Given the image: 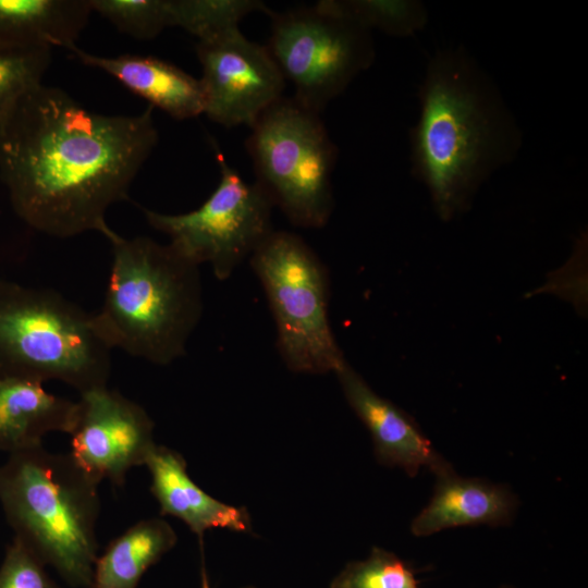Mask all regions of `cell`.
<instances>
[{
    "label": "cell",
    "mask_w": 588,
    "mask_h": 588,
    "mask_svg": "<svg viewBox=\"0 0 588 588\" xmlns=\"http://www.w3.org/2000/svg\"><path fill=\"white\" fill-rule=\"evenodd\" d=\"M112 264L103 303L93 313L96 331L111 348L156 365L186 353L203 314L199 266L170 244L148 236L106 237Z\"/></svg>",
    "instance_id": "cell-3"
},
{
    "label": "cell",
    "mask_w": 588,
    "mask_h": 588,
    "mask_svg": "<svg viewBox=\"0 0 588 588\" xmlns=\"http://www.w3.org/2000/svg\"><path fill=\"white\" fill-rule=\"evenodd\" d=\"M169 7L171 27H181L198 40L238 27L252 12L270 11L258 0H169Z\"/></svg>",
    "instance_id": "cell-20"
},
{
    "label": "cell",
    "mask_w": 588,
    "mask_h": 588,
    "mask_svg": "<svg viewBox=\"0 0 588 588\" xmlns=\"http://www.w3.org/2000/svg\"><path fill=\"white\" fill-rule=\"evenodd\" d=\"M51 49L0 51V123L14 102L41 83Z\"/></svg>",
    "instance_id": "cell-23"
},
{
    "label": "cell",
    "mask_w": 588,
    "mask_h": 588,
    "mask_svg": "<svg viewBox=\"0 0 588 588\" xmlns=\"http://www.w3.org/2000/svg\"><path fill=\"white\" fill-rule=\"evenodd\" d=\"M203 588H209L207 576L205 575V573L203 575Z\"/></svg>",
    "instance_id": "cell-25"
},
{
    "label": "cell",
    "mask_w": 588,
    "mask_h": 588,
    "mask_svg": "<svg viewBox=\"0 0 588 588\" xmlns=\"http://www.w3.org/2000/svg\"><path fill=\"white\" fill-rule=\"evenodd\" d=\"M89 3L93 12L138 40L154 39L171 27L169 0H89Z\"/></svg>",
    "instance_id": "cell-22"
},
{
    "label": "cell",
    "mask_w": 588,
    "mask_h": 588,
    "mask_svg": "<svg viewBox=\"0 0 588 588\" xmlns=\"http://www.w3.org/2000/svg\"><path fill=\"white\" fill-rule=\"evenodd\" d=\"M271 34L266 46L295 98L321 113L375 60L371 32L323 0L313 7L269 11Z\"/></svg>",
    "instance_id": "cell-8"
},
{
    "label": "cell",
    "mask_w": 588,
    "mask_h": 588,
    "mask_svg": "<svg viewBox=\"0 0 588 588\" xmlns=\"http://www.w3.org/2000/svg\"><path fill=\"white\" fill-rule=\"evenodd\" d=\"M111 352L93 313L51 289L0 280V378L108 387Z\"/></svg>",
    "instance_id": "cell-5"
},
{
    "label": "cell",
    "mask_w": 588,
    "mask_h": 588,
    "mask_svg": "<svg viewBox=\"0 0 588 588\" xmlns=\"http://www.w3.org/2000/svg\"><path fill=\"white\" fill-rule=\"evenodd\" d=\"M500 588H514V587L509 586V585H503V586H501Z\"/></svg>",
    "instance_id": "cell-26"
},
{
    "label": "cell",
    "mask_w": 588,
    "mask_h": 588,
    "mask_svg": "<svg viewBox=\"0 0 588 588\" xmlns=\"http://www.w3.org/2000/svg\"><path fill=\"white\" fill-rule=\"evenodd\" d=\"M216 160L219 184L197 209L176 215L142 211L151 228L169 236L176 253L197 266L208 262L223 281L273 231V204L255 182H245L218 148Z\"/></svg>",
    "instance_id": "cell-9"
},
{
    "label": "cell",
    "mask_w": 588,
    "mask_h": 588,
    "mask_svg": "<svg viewBox=\"0 0 588 588\" xmlns=\"http://www.w3.org/2000/svg\"><path fill=\"white\" fill-rule=\"evenodd\" d=\"M333 11L368 30L394 37H411L428 24L426 5L417 0H323Z\"/></svg>",
    "instance_id": "cell-19"
},
{
    "label": "cell",
    "mask_w": 588,
    "mask_h": 588,
    "mask_svg": "<svg viewBox=\"0 0 588 588\" xmlns=\"http://www.w3.org/2000/svg\"><path fill=\"white\" fill-rule=\"evenodd\" d=\"M145 466L150 473V491L160 514L181 519L200 540L212 528L252 531L247 510L223 503L205 492L189 477L186 462L179 452L157 444Z\"/></svg>",
    "instance_id": "cell-13"
},
{
    "label": "cell",
    "mask_w": 588,
    "mask_h": 588,
    "mask_svg": "<svg viewBox=\"0 0 588 588\" xmlns=\"http://www.w3.org/2000/svg\"><path fill=\"white\" fill-rule=\"evenodd\" d=\"M77 401L54 395L44 383L0 378V451L9 454L42 445L49 432L70 434Z\"/></svg>",
    "instance_id": "cell-16"
},
{
    "label": "cell",
    "mask_w": 588,
    "mask_h": 588,
    "mask_svg": "<svg viewBox=\"0 0 588 588\" xmlns=\"http://www.w3.org/2000/svg\"><path fill=\"white\" fill-rule=\"evenodd\" d=\"M98 486L70 453L42 445L9 454L0 466L13 538L74 586H89L97 560Z\"/></svg>",
    "instance_id": "cell-4"
},
{
    "label": "cell",
    "mask_w": 588,
    "mask_h": 588,
    "mask_svg": "<svg viewBox=\"0 0 588 588\" xmlns=\"http://www.w3.org/2000/svg\"><path fill=\"white\" fill-rule=\"evenodd\" d=\"M176 540L174 529L166 520H139L97 556L90 588H136L147 568L170 551Z\"/></svg>",
    "instance_id": "cell-18"
},
{
    "label": "cell",
    "mask_w": 588,
    "mask_h": 588,
    "mask_svg": "<svg viewBox=\"0 0 588 588\" xmlns=\"http://www.w3.org/2000/svg\"><path fill=\"white\" fill-rule=\"evenodd\" d=\"M152 107L132 115L93 112L42 83L0 123V179L16 216L53 237L113 230L106 215L158 143Z\"/></svg>",
    "instance_id": "cell-1"
},
{
    "label": "cell",
    "mask_w": 588,
    "mask_h": 588,
    "mask_svg": "<svg viewBox=\"0 0 588 588\" xmlns=\"http://www.w3.org/2000/svg\"><path fill=\"white\" fill-rule=\"evenodd\" d=\"M419 113L409 132L411 169L437 213L449 220L479 187L513 162L522 130L497 84L466 48L440 49L418 86Z\"/></svg>",
    "instance_id": "cell-2"
},
{
    "label": "cell",
    "mask_w": 588,
    "mask_h": 588,
    "mask_svg": "<svg viewBox=\"0 0 588 588\" xmlns=\"http://www.w3.org/2000/svg\"><path fill=\"white\" fill-rule=\"evenodd\" d=\"M518 500L511 489L480 478L461 477L453 470L437 476L428 504L411 524L416 537L460 526L510 524Z\"/></svg>",
    "instance_id": "cell-14"
},
{
    "label": "cell",
    "mask_w": 588,
    "mask_h": 588,
    "mask_svg": "<svg viewBox=\"0 0 588 588\" xmlns=\"http://www.w3.org/2000/svg\"><path fill=\"white\" fill-rule=\"evenodd\" d=\"M44 565L33 552L13 538L0 566V588H56Z\"/></svg>",
    "instance_id": "cell-24"
},
{
    "label": "cell",
    "mask_w": 588,
    "mask_h": 588,
    "mask_svg": "<svg viewBox=\"0 0 588 588\" xmlns=\"http://www.w3.org/2000/svg\"><path fill=\"white\" fill-rule=\"evenodd\" d=\"M330 588H419V581L396 554L373 547L365 560L347 563Z\"/></svg>",
    "instance_id": "cell-21"
},
{
    "label": "cell",
    "mask_w": 588,
    "mask_h": 588,
    "mask_svg": "<svg viewBox=\"0 0 588 588\" xmlns=\"http://www.w3.org/2000/svg\"><path fill=\"white\" fill-rule=\"evenodd\" d=\"M249 258L286 367L298 373L335 372L346 360L331 330L329 278L317 254L301 236L273 230Z\"/></svg>",
    "instance_id": "cell-7"
},
{
    "label": "cell",
    "mask_w": 588,
    "mask_h": 588,
    "mask_svg": "<svg viewBox=\"0 0 588 588\" xmlns=\"http://www.w3.org/2000/svg\"><path fill=\"white\" fill-rule=\"evenodd\" d=\"M334 373L347 403L368 429L381 465L399 467L411 477L424 467L436 477L453 470L414 419L378 395L347 362Z\"/></svg>",
    "instance_id": "cell-12"
},
{
    "label": "cell",
    "mask_w": 588,
    "mask_h": 588,
    "mask_svg": "<svg viewBox=\"0 0 588 588\" xmlns=\"http://www.w3.org/2000/svg\"><path fill=\"white\" fill-rule=\"evenodd\" d=\"M69 51L83 64L97 68L117 78L128 90L159 108L171 118L186 120L204 113L200 81L176 65L152 56H96L76 45Z\"/></svg>",
    "instance_id": "cell-15"
},
{
    "label": "cell",
    "mask_w": 588,
    "mask_h": 588,
    "mask_svg": "<svg viewBox=\"0 0 588 588\" xmlns=\"http://www.w3.org/2000/svg\"><path fill=\"white\" fill-rule=\"evenodd\" d=\"M91 12L89 0H0V51L69 50Z\"/></svg>",
    "instance_id": "cell-17"
},
{
    "label": "cell",
    "mask_w": 588,
    "mask_h": 588,
    "mask_svg": "<svg viewBox=\"0 0 588 588\" xmlns=\"http://www.w3.org/2000/svg\"><path fill=\"white\" fill-rule=\"evenodd\" d=\"M245 146L255 183L292 224H327L334 207L331 181L338 148L320 113L283 96L250 126Z\"/></svg>",
    "instance_id": "cell-6"
},
{
    "label": "cell",
    "mask_w": 588,
    "mask_h": 588,
    "mask_svg": "<svg viewBox=\"0 0 588 588\" xmlns=\"http://www.w3.org/2000/svg\"><path fill=\"white\" fill-rule=\"evenodd\" d=\"M77 406L70 455L97 483L123 486L130 469L145 465L157 445L152 419L139 404L108 387L81 393Z\"/></svg>",
    "instance_id": "cell-11"
},
{
    "label": "cell",
    "mask_w": 588,
    "mask_h": 588,
    "mask_svg": "<svg viewBox=\"0 0 588 588\" xmlns=\"http://www.w3.org/2000/svg\"><path fill=\"white\" fill-rule=\"evenodd\" d=\"M206 114L224 126H252L283 97L285 79L268 48L238 27L196 44Z\"/></svg>",
    "instance_id": "cell-10"
},
{
    "label": "cell",
    "mask_w": 588,
    "mask_h": 588,
    "mask_svg": "<svg viewBox=\"0 0 588 588\" xmlns=\"http://www.w3.org/2000/svg\"><path fill=\"white\" fill-rule=\"evenodd\" d=\"M246 588H254V587H246Z\"/></svg>",
    "instance_id": "cell-27"
}]
</instances>
